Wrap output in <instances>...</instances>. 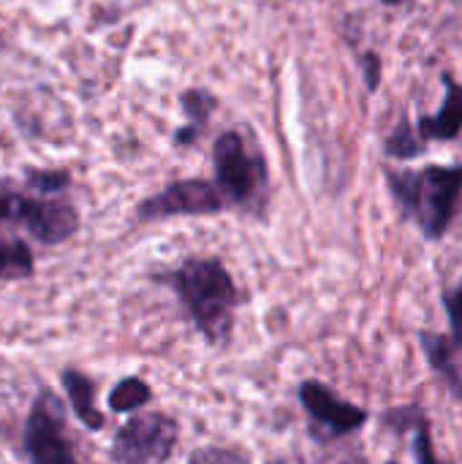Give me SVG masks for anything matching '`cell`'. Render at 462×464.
Here are the masks:
<instances>
[{"label": "cell", "instance_id": "obj_1", "mask_svg": "<svg viewBox=\"0 0 462 464\" xmlns=\"http://www.w3.org/2000/svg\"><path fill=\"white\" fill-rule=\"evenodd\" d=\"M387 190L403 220L428 242H441L462 201V163H428L425 169H384Z\"/></svg>", "mask_w": 462, "mask_h": 464}, {"label": "cell", "instance_id": "obj_2", "mask_svg": "<svg viewBox=\"0 0 462 464\" xmlns=\"http://www.w3.org/2000/svg\"><path fill=\"white\" fill-rule=\"evenodd\" d=\"M169 285L210 345H226L234 332L240 291L221 258H185L177 269L158 277Z\"/></svg>", "mask_w": 462, "mask_h": 464}, {"label": "cell", "instance_id": "obj_3", "mask_svg": "<svg viewBox=\"0 0 462 464\" xmlns=\"http://www.w3.org/2000/svg\"><path fill=\"white\" fill-rule=\"evenodd\" d=\"M215 185L223 190L229 204L237 207H261L267 193V160L259 152H251L237 130L218 136L212 147Z\"/></svg>", "mask_w": 462, "mask_h": 464}, {"label": "cell", "instance_id": "obj_4", "mask_svg": "<svg viewBox=\"0 0 462 464\" xmlns=\"http://www.w3.org/2000/svg\"><path fill=\"white\" fill-rule=\"evenodd\" d=\"M0 223L22 226L41 245H60L79 231V215L57 198H33L0 182Z\"/></svg>", "mask_w": 462, "mask_h": 464}, {"label": "cell", "instance_id": "obj_5", "mask_svg": "<svg viewBox=\"0 0 462 464\" xmlns=\"http://www.w3.org/2000/svg\"><path fill=\"white\" fill-rule=\"evenodd\" d=\"M27 464H82L65 438V408L52 389H41L22 430Z\"/></svg>", "mask_w": 462, "mask_h": 464}, {"label": "cell", "instance_id": "obj_6", "mask_svg": "<svg viewBox=\"0 0 462 464\" xmlns=\"http://www.w3.org/2000/svg\"><path fill=\"white\" fill-rule=\"evenodd\" d=\"M180 424L166 413L131 416L112 440L114 464H166L174 454Z\"/></svg>", "mask_w": 462, "mask_h": 464}, {"label": "cell", "instance_id": "obj_7", "mask_svg": "<svg viewBox=\"0 0 462 464\" xmlns=\"http://www.w3.org/2000/svg\"><path fill=\"white\" fill-rule=\"evenodd\" d=\"M441 304L449 321V334L422 329L417 340L430 372L441 378L447 392L462 402V275L452 288H444Z\"/></svg>", "mask_w": 462, "mask_h": 464}, {"label": "cell", "instance_id": "obj_8", "mask_svg": "<svg viewBox=\"0 0 462 464\" xmlns=\"http://www.w3.org/2000/svg\"><path fill=\"white\" fill-rule=\"evenodd\" d=\"M297 394H300L302 411L308 413L310 435L319 443H332V440L357 435L370 419L368 411L343 400L340 394H335L321 381H302Z\"/></svg>", "mask_w": 462, "mask_h": 464}, {"label": "cell", "instance_id": "obj_9", "mask_svg": "<svg viewBox=\"0 0 462 464\" xmlns=\"http://www.w3.org/2000/svg\"><path fill=\"white\" fill-rule=\"evenodd\" d=\"M229 198L215 182L207 179H180L166 185L161 193L144 198L136 207L139 220H163V218H180V215H218L223 212Z\"/></svg>", "mask_w": 462, "mask_h": 464}, {"label": "cell", "instance_id": "obj_10", "mask_svg": "<svg viewBox=\"0 0 462 464\" xmlns=\"http://www.w3.org/2000/svg\"><path fill=\"white\" fill-rule=\"evenodd\" d=\"M444 98L436 114H422L417 120V136L430 147L433 141H455L462 130V84L449 73L441 71Z\"/></svg>", "mask_w": 462, "mask_h": 464}, {"label": "cell", "instance_id": "obj_11", "mask_svg": "<svg viewBox=\"0 0 462 464\" xmlns=\"http://www.w3.org/2000/svg\"><path fill=\"white\" fill-rule=\"evenodd\" d=\"M381 424L398 435H403L406 430L411 432V454L417 464H452L438 459L436 454V443H433V427L430 419L425 416V411L419 405H400V408H389L381 416Z\"/></svg>", "mask_w": 462, "mask_h": 464}, {"label": "cell", "instance_id": "obj_12", "mask_svg": "<svg viewBox=\"0 0 462 464\" xmlns=\"http://www.w3.org/2000/svg\"><path fill=\"white\" fill-rule=\"evenodd\" d=\"M60 381H63V389H65V394H68V402H71L74 416H76L87 430H93V432L103 430L106 419H103V413H101L98 405H95V383H93L84 372L71 370V367L60 372Z\"/></svg>", "mask_w": 462, "mask_h": 464}, {"label": "cell", "instance_id": "obj_13", "mask_svg": "<svg viewBox=\"0 0 462 464\" xmlns=\"http://www.w3.org/2000/svg\"><path fill=\"white\" fill-rule=\"evenodd\" d=\"M180 103H182L185 114L191 117V122L182 125V128L177 130L174 141H177L180 147H188V144H193L196 136L202 133V128H204V122H207V117H210V111L215 109V98H212L207 90L196 87V90L182 92V95H180Z\"/></svg>", "mask_w": 462, "mask_h": 464}, {"label": "cell", "instance_id": "obj_14", "mask_svg": "<svg viewBox=\"0 0 462 464\" xmlns=\"http://www.w3.org/2000/svg\"><path fill=\"white\" fill-rule=\"evenodd\" d=\"M33 253L22 239L0 234V280H27L33 277Z\"/></svg>", "mask_w": 462, "mask_h": 464}, {"label": "cell", "instance_id": "obj_15", "mask_svg": "<svg viewBox=\"0 0 462 464\" xmlns=\"http://www.w3.org/2000/svg\"><path fill=\"white\" fill-rule=\"evenodd\" d=\"M428 150V144L417 136V128L414 122L408 120V114H403L398 120V125L392 128V133L384 139V152L395 160H414V158H422Z\"/></svg>", "mask_w": 462, "mask_h": 464}, {"label": "cell", "instance_id": "obj_16", "mask_svg": "<svg viewBox=\"0 0 462 464\" xmlns=\"http://www.w3.org/2000/svg\"><path fill=\"white\" fill-rule=\"evenodd\" d=\"M150 400H152V389L142 378L128 375V378L117 381V386L112 389V394H109V411L112 413H133V411L144 408Z\"/></svg>", "mask_w": 462, "mask_h": 464}, {"label": "cell", "instance_id": "obj_17", "mask_svg": "<svg viewBox=\"0 0 462 464\" xmlns=\"http://www.w3.org/2000/svg\"><path fill=\"white\" fill-rule=\"evenodd\" d=\"M25 174H27L30 188H35L44 196H54V193H60L63 188L71 185V174L68 171H35V169H30Z\"/></svg>", "mask_w": 462, "mask_h": 464}, {"label": "cell", "instance_id": "obj_18", "mask_svg": "<svg viewBox=\"0 0 462 464\" xmlns=\"http://www.w3.org/2000/svg\"><path fill=\"white\" fill-rule=\"evenodd\" d=\"M188 464H248V457L237 449H223V446H207L191 454Z\"/></svg>", "mask_w": 462, "mask_h": 464}, {"label": "cell", "instance_id": "obj_19", "mask_svg": "<svg viewBox=\"0 0 462 464\" xmlns=\"http://www.w3.org/2000/svg\"><path fill=\"white\" fill-rule=\"evenodd\" d=\"M362 76H365L368 92H376L381 84V76H384V65L376 52H362Z\"/></svg>", "mask_w": 462, "mask_h": 464}, {"label": "cell", "instance_id": "obj_20", "mask_svg": "<svg viewBox=\"0 0 462 464\" xmlns=\"http://www.w3.org/2000/svg\"><path fill=\"white\" fill-rule=\"evenodd\" d=\"M340 464H365V462H340Z\"/></svg>", "mask_w": 462, "mask_h": 464}, {"label": "cell", "instance_id": "obj_21", "mask_svg": "<svg viewBox=\"0 0 462 464\" xmlns=\"http://www.w3.org/2000/svg\"><path fill=\"white\" fill-rule=\"evenodd\" d=\"M387 464H400V462H395V459H392V462H387Z\"/></svg>", "mask_w": 462, "mask_h": 464}, {"label": "cell", "instance_id": "obj_22", "mask_svg": "<svg viewBox=\"0 0 462 464\" xmlns=\"http://www.w3.org/2000/svg\"><path fill=\"white\" fill-rule=\"evenodd\" d=\"M270 464H283V462H270Z\"/></svg>", "mask_w": 462, "mask_h": 464}, {"label": "cell", "instance_id": "obj_23", "mask_svg": "<svg viewBox=\"0 0 462 464\" xmlns=\"http://www.w3.org/2000/svg\"><path fill=\"white\" fill-rule=\"evenodd\" d=\"M457 3H460V5H462V0H457Z\"/></svg>", "mask_w": 462, "mask_h": 464}]
</instances>
